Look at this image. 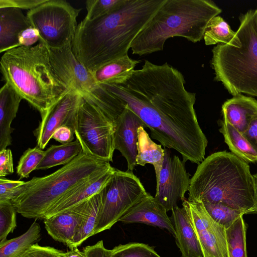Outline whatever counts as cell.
<instances>
[{
  "mask_svg": "<svg viewBox=\"0 0 257 257\" xmlns=\"http://www.w3.org/2000/svg\"><path fill=\"white\" fill-rule=\"evenodd\" d=\"M61 257H87L83 251L79 250L77 247L70 249L66 252H62Z\"/></svg>",
  "mask_w": 257,
  "mask_h": 257,
  "instance_id": "ee69618b",
  "label": "cell"
},
{
  "mask_svg": "<svg viewBox=\"0 0 257 257\" xmlns=\"http://www.w3.org/2000/svg\"><path fill=\"white\" fill-rule=\"evenodd\" d=\"M171 211L174 237L182 257H202L198 239L185 209L177 206Z\"/></svg>",
  "mask_w": 257,
  "mask_h": 257,
  "instance_id": "44dd1931",
  "label": "cell"
},
{
  "mask_svg": "<svg viewBox=\"0 0 257 257\" xmlns=\"http://www.w3.org/2000/svg\"><path fill=\"white\" fill-rule=\"evenodd\" d=\"M255 10V20H256V25L257 28V9Z\"/></svg>",
  "mask_w": 257,
  "mask_h": 257,
  "instance_id": "bcb514c9",
  "label": "cell"
},
{
  "mask_svg": "<svg viewBox=\"0 0 257 257\" xmlns=\"http://www.w3.org/2000/svg\"><path fill=\"white\" fill-rule=\"evenodd\" d=\"M115 169L112 167L108 171L94 176L73 188L48 210L44 219L68 210L100 192L110 180Z\"/></svg>",
  "mask_w": 257,
  "mask_h": 257,
  "instance_id": "e0dca14e",
  "label": "cell"
},
{
  "mask_svg": "<svg viewBox=\"0 0 257 257\" xmlns=\"http://www.w3.org/2000/svg\"><path fill=\"white\" fill-rule=\"evenodd\" d=\"M203 39L206 45L222 43L235 47L240 46L236 32L232 31L229 25L219 16L213 17L207 24Z\"/></svg>",
  "mask_w": 257,
  "mask_h": 257,
  "instance_id": "83f0119b",
  "label": "cell"
},
{
  "mask_svg": "<svg viewBox=\"0 0 257 257\" xmlns=\"http://www.w3.org/2000/svg\"><path fill=\"white\" fill-rule=\"evenodd\" d=\"M17 213L11 201L0 202V244L17 227Z\"/></svg>",
  "mask_w": 257,
  "mask_h": 257,
  "instance_id": "836d02e7",
  "label": "cell"
},
{
  "mask_svg": "<svg viewBox=\"0 0 257 257\" xmlns=\"http://www.w3.org/2000/svg\"><path fill=\"white\" fill-rule=\"evenodd\" d=\"M25 182L0 178V202L11 201L19 188Z\"/></svg>",
  "mask_w": 257,
  "mask_h": 257,
  "instance_id": "d590c367",
  "label": "cell"
},
{
  "mask_svg": "<svg viewBox=\"0 0 257 257\" xmlns=\"http://www.w3.org/2000/svg\"><path fill=\"white\" fill-rule=\"evenodd\" d=\"M165 208L150 194L135 205L119 220L123 223H140L167 230L174 236L175 230Z\"/></svg>",
  "mask_w": 257,
  "mask_h": 257,
  "instance_id": "2e32d148",
  "label": "cell"
},
{
  "mask_svg": "<svg viewBox=\"0 0 257 257\" xmlns=\"http://www.w3.org/2000/svg\"><path fill=\"white\" fill-rule=\"evenodd\" d=\"M82 101L83 97L80 93L72 88L68 90L42 118L35 131L37 146L44 149L52 139L54 132L60 127L67 126L75 132Z\"/></svg>",
  "mask_w": 257,
  "mask_h": 257,
  "instance_id": "5bb4252c",
  "label": "cell"
},
{
  "mask_svg": "<svg viewBox=\"0 0 257 257\" xmlns=\"http://www.w3.org/2000/svg\"><path fill=\"white\" fill-rule=\"evenodd\" d=\"M164 150V161L156 183L155 197L169 211L177 206L178 201L185 200L190 175L183 161L177 156L172 155L169 149L165 148Z\"/></svg>",
  "mask_w": 257,
  "mask_h": 257,
  "instance_id": "4fadbf2b",
  "label": "cell"
},
{
  "mask_svg": "<svg viewBox=\"0 0 257 257\" xmlns=\"http://www.w3.org/2000/svg\"><path fill=\"white\" fill-rule=\"evenodd\" d=\"M254 190V206L252 213H257V173L252 175Z\"/></svg>",
  "mask_w": 257,
  "mask_h": 257,
  "instance_id": "f6af8a7d",
  "label": "cell"
},
{
  "mask_svg": "<svg viewBox=\"0 0 257 257\" xmlns=\"http://www.w3.org/2000/svg\"><path fill=\"white\" fill-rule=\"evenodd\" d=\"M221 10L210 0H165L131 44L139 56L163 50L169 38L180 37L200 41L206 26Z\"/></svg>",
  "mask_w": 257,
  "mask_h": 257,
  "instance_id": "5b68a950",
  "label": "cell"
},
{
  "mask_svg": "<svg viewBox=\"0 0 257 257\" xmlns=\"http://www.w3.org/2000/svg\"><path fill=\"white\" fill-rule=\"evenodd\" d=\"M23 98L9 83L0 90V151L12 144L11 123L16 117Z\"/></svg>",
  "mask_w": 257,
  "mask_h": 257,
  "instance_id": "7402d4cb",
  "label": "cell"
},
{
  "mask_svg": "<svg viewBox=\"0 0 257 257\" xmlns=\"http://www.w3.org/2000/svg\"><path fill=\"white\" fill-rule=\"evenodd\" d=\"M83 251L87 257H113L111 249L106 248L102 240L85 247Z\"/></svg>",
  "mask_w": 257,
  "mask_h": 257,
  "instance_id": "ab89813d",
  "label": "cell"
},
{
  "mask_svg": "<svg viewBox=\"0 0 257 257\" xmlns=\"http://www.w3.org/2000/svg\"><path fill=\"white\" fill-rule=\"evenodd\" d=\"M75 132L67 126L58 128L53 133L52 139L61 143L62 144L73 142Z\"/></svg>",
  "mask_w": 257,
  "mask_h": 257,
  "instance_id": "b9f144b4",
  "label": "cell"
},
{
  "mask_svg": "<svg viewBox=\"0 0 257 257\" xmlns=\"http://www.w3.org/2000/svg\"><path fill=\"white\" fill-rule=\"evenodd\" d=\"M41 230L39 223L34 221L23 234L0 244V257H20L37 243L41 235Z\"/></svg>",
  "mask_w": 257,
  "mask_h": 257,
  "instance_id": "f1b7e54d",
  "label": "cell"
},
{
  "mask_svg": "<svg viewBox=\"0 0 257 257\" xmlns=\"http://www.w3.org/2000/svg\"><path fill=\"white\" fill-rule=\"evenodd\" d=\"M115 124L102 111L83 98L75 135L82 151L94 157L113 162Z\"/></svg>",
  "mask_w": 257,
  "mask_h": 257,
  "instance_id": "8fae6325",
  "label": "cell"
},
{
  "mask_svg": "<svg viewBox=\"0 0 257 257\" xmlns=\"http://www.w3.org/2000/svg\"><path fill=\"white\" fill-rule=\"evenodd\" d=\"M185 84L182 73L167 62L146 60L124 83L101 85L138 115L152 139L178 152L184 163L198 165L205 159L208 141L194 107L196 93Z\"/></svg>",
  "mask_w": 257,
  "mask_h": 257,
  "instance_id": "6da1fadb",
  "label": "cell"
},
{
  "mask_svg": "<svg viewBox=\"0 0 257 257\" xmlns=\"http://www.w3.org/2000/svg\"><path fill=\"white\" fill-rule=\"evenodd\" d=\"M141 126L147 127L143 120L126 104L115 122L114 139V149L125 159L128 171H133L137 165L138 132Z\"/></svg>",
  "mask_w": 257,
  "mask_h": 257,
  "instance_id": "9a60e30c",
  "label": "cell"
},
{
  "mask_svg": "<svg viewBox=\"0 0 257 257\" xmlns=\"http://www.w3.org/2000/svg\"><path fill=\"white\" fill-rule=\"evenodd\" d=\"M141 62L126 54L109 62L91 73L98 84L120 85L132 76L135 67Z\"/></svg>",
  "mask_w": 257,
  "mask_h": 257,
  "instance_id": "603a6c76",
  "label": "cell"
},
{
  "mask_svg": "<svg viewBox=\"0 0 257 257\" xmlns=\"http://www.w3.org/2000/svg\"><path fill=\"white\" fill-rule=\"evenodd\" d=\"M62 252L53 247L41 246L36 243L30 246L20 257H61Z\"/></svg>",
  "mask_w": 257,
  "mask_h": 257,
  "instance_id": "8d00e7d4",
  "label": "cell"
},
{
  "mask_svg": "<svg viewBox=\"0 0 257 257\" xmlns=\"http://www.w3.org/2000/svg\"><path fill=\"white\" fill-rule=\"evenodd\" d=\"M242 135L257 152V117L251 121Z\"/></svg>",
  "mask_w": 257,
  "mask_h": 257,
  "instance_id": "7bdbcfd3",
  "label": "cell"
},
{
  "mask_svg": "<svg viewBox=\"0 0 257 257\" xmlns=\"http://www.w3.org/2000/svg\"><path fill=\"white\" fill-rule=\"evenodd\" d=\"M40 41L39 33L36 29L32 26L21 33L19 36L20 46L31 47Z\"/></svg>",
  "mask_w": 257,
  "mask_h": 257,
  "instance_id": "60d3db41",
  "label": "cell"
},
{
  "mask_svg": "<svg viewBox=\"0 0 257 257\" xmlns=\"http://www.w3.org/2000/svg\"><path fill=\"white\" fill-rule=\"evenodd\" d=\"M31 26L21 10L13 7L0 8V52L19 47L20 34Z\"/></svg>",
  "mask_w": 257,
  "mask_h": 257,
  "instance_id": "d6986e66",
  "label": "cell"
},
{
  "mask_svg": "<svg viewBox=\"0 0 257 257\" xmlns=\"http://www.w3.org/2000/svg\"><path fill=\"white\" fill-rule=\"evenodd\" d=\"M138 133L136 164L142 166H145L147 164H152L158 183L164 161L165 150L161 145L157 144L151 139L143 127H140Z\"/></svg>",
  "mask_w": 257,
  "mask_h": 257,
  "instance_id": "cb8c5ba5",
  "label": "cell"
},
{
  "mask_svg": "<svg viewBox=\"0 0 257 257\" xmlns=\"http://www.w3.org/2000/svg\"><path fill=\"white\" fill-rule=\"evenodd\" d=\"M47 0H0V8L13 7L20 10H31Z\"/></svg>",
  "mask_w": 257,
  "mask_h": 257,
  "instance_id": "74e56055",
  "label": "cell"
},
{
  "mask_svg": "<svg viewBox=\"0 0 257 257\" xmlns=\"http://www.w3.org/2000/svg\"><path fill=\"white\" fill-rule=\"evenodd\" d=\"M182 207L197 235L202 257H229L226 228L212 218L203 203L185 199Z\"/></svg>",
  "mask_w": 257,
  "mask_h": 257,
  "instance_id": "7c38bea8",
  "label": "cell"
},
{
  "mask_svg": "<svg viewBox=\"0 0 257 257\" xmlns=\"http://www.w3.org/2000/svg\"><path fill=\"white\" fill-rule=\"evenodd\" d=\"M86 201L44 219L45 229L52 238L67 246L69 244L81 223Z\"/></svg>",
  "mask_w": 257,
  "mask_h": 257,
  "instance_id": "ac0fdd59",
  "label": "cell"
},
{
  "mask_svg": "<svg viewBox=\"0 0 257 257\" xmlns=\"http://www.w3.org/2000/svg\"><path fill=\"white\" fill-rule=\"evenodd\" d=\"M80 11L66 1L47 0L29 11L27 17L37 30L40 42L49 49H57L72 43Z\"/></svg>",
  "mask_w": 257,
  "mask_h": 257,
  "instance_id": "9c48e42d",
  "label": "cell"
},
{
  "mask_svg": "<svg viewBox=\"0 0 257 257\" xmlns=\"http://www.w3.org/2000/svg\"><path fill=\"white\" fill-rule=\"evenodd\" d=\"M165 0H125L111 12L78 25L72 49L91 73L128 54L133 41Z\"/></svg>",
  "mask_w": 257,
  "mask_h": 257,
  "instance_id": "7a4b0ae2",
  "label": "cell"
},
{
  "mask_svg": "<svg viewBox=\"0 0 257 257\" xmlns=\"http://www.w3.org/2000/svg\"><path fill=\"white\" fill-rule=\"evenodd\" d=\"M246 231L243 215L226 229L229 257H247Z\"/></svg>",
  "mask_w": 257,
  "mask_h": 257,
  "instance_id": "f546056e",
  "label": "cell"
},
{
  "mask_svg": "<svg viewBox=\"0 0 257 257\" xmlns=\"http://www.w3.org/2000/svg\"><path fill=\"white\" fill-rule=\"evenodd\" d=\"M203 204L212 218L226 229L240 216L244 215L241 212L222 204L208 202H204Z\"/></svg>",
  "mask_w": 257,
  "mask_h": 257,
  "instance_id": "4dcf8cb0",
  "label": "cell"
},
{
  "mask_svg": "<svg viewBox=\"0 0 257 257\" xmlns=\"http://www.w3.org/2000/svg\"><path fill=\"white\" fill-rule=\"evenodd\" d=\"M188 191V201L222 204L243 214L252 213L254 206L249 166L225 151L211 154L198 165Z\"/></svg>",
  "mask_w": 257,
  "mask_h": 257,
  "instance_id": "3957f363",
  "label": "cell"
},
{
  "mask_svg": "<svg viewBox=\"0 0 257 257\" xmlns=\"http://www.w3.org/2000/svg\"><path fill=\"white\" fill-rule=\"evenodd\" d=\"M111 168L109 162L82 151L72 161L52 174L34 177L25 182L11 201L22 216L44 219L48 210L68 192Z\"/></svg>",
  "mask_w": 257,
  "mask_h": 257,
  "instance_id": "8992f818",
  "label": "cell"
},
{
  "mask_svg": "<svg viewBox=\"0 0 257 257\" xmlns=\"http://www.w3.org/2000/svg\"><path fill=\"white\" fill-rule=\"evenodd\" d=\"M255 10L239 17L236 35L239 47L218 44L212 50L215 80L233 96L242 93L257 96V28Z\"/></svg>",
  "mask_w": 257,
  "mask_h": 257,
  "instance_id": "52a82bcc",
  "label": "cell"
},
{
  "mask_svg": "<svg viewBox=\"0 0 257 257\" xmlns=\"http://www.w3.org/2000/svg\"><path fill=\"white\" fill-rule=\"evenodd\" d=\"M125 0H87L85 19L92 20L104 16L119 7Z\"/></svg>",
  "mask_w": 257,
  "mask_h": 257,
  "instance_id": "e575fe53",
  "label": "cell"
},
{
  "mask_svg": "<svg viewBox=\"0 0 257 257\" xmlns=\"http://www.w3.org/2000/svg\"><path fill=\"white\" fill-rule=\"evenodd\" d=\"M0 65L6 82L37 109L42 118L70 89L55 74L49 50L41 42L6 51Z\"/></svg>",
  "mask_w": 257,
  "mask_h": 257,
  "instance_id": "277c9868",
  "label": "cell"
},
{
  "mask_svg": "<svg viewBox=\"0 0 257 257\" xmlns=\"http://www.w3.org/2000/svg\"><path fill=\"white\" fill-rule=\"evenodd\" d=\"M82 152L81 145L78 139L73 142L52 145L45 151V155L36 170L47 169L60 165H67Z\"/></svg>",
  "mask_w": 257,
  "mask_h": 257,
  "instance_id": "4316f807",
  "label": "cell"
},
{
  "mask_svg": "<svg viewBox=\"0 0 257 257\" xmlns=\"http://www.w3.org/2000/svg\"><path fill=\"white\" fill-rule=\"evenodd\" d=\"M52 69L68 88L98 107L110 121L115 122L125 107L119 98L96 82L92 73L76 58L71 43L57 49H49Z\"/></svg>",
  "mask_w": 257,
  "mask_h": 257,
  "instance_id": "ba28073f",
  "label": "cell"
},
{
  "mask_svg": "<svg viewBox=\"0 0 257 257\" xmlns=\"http://www.w3.org/2000/svg\"><path fill=\"white\" fill-rule=\"evenodd\" d=\"M13 158L10 149L0 151V177H4L14 173Z\"/></svg>",
  "mask_w": 257,
  "mask_h": 257,
  "instance_id": "f35d334b",
  "label": "cell"
},
{
  "mask_svg": "<svg viewBox=\"0 0 257 257\" xmlns=\"http://www.w3.org/2000/svg\"><path fill=\"white\" fill-rule=\"evenodd\" d=\"M102 196L101 191L87 200L80 227L74 238L67 245L70 249L78 247L88 238L93 235L102 204Z\"/></svg>",
  "mask_w": 257,
  "mask_h": 257,
  "instance_id": "484cf974",
  "label": "cell"
},
{
  "mask_svg": "<svg viewBox=\"0 0 257 257\" xmlns=\"http://www.w3.org/2000/svg\"><path fill=\"white\" fill-rule=\"evenodd\" d=\"M223 120L243 134L251 121L257 117V100L242 94L227 100L222 106Z\"/></svg>",
  "mask_w": 257,
  "mask_h": 257,
  "instance_id": "ffe728a7",
  "label": "cell"
},
{
  "mask_svg": "<svg viewBox=\"0 0 257 257\" xmlns=\"http://www.w3.org/2000/svg\"><path fill=\"white\" fill-rule=\"evenodd\" d=\"M219 121V131L231 153L247 163H257V152L243 135L226 121Z\"/></svg>",
  "mask_w": 257,
  "mask_h": 257,
  "instance_id": "d4e9b609",
  "label": "cell"
},
{
  "mask_svg": "<svg viewBox=\"0 0 257 257\" xmlns=\"http://www.w3.org/2000/svg\"><path fill=\"white\" fill-rule=\"evenodd\" d=\"M102 193V204L93 235L110 229L149 194L132 171L116 168Z\"/></svg>",
  "mask_w": 257,
  "mask_h": 257,
  "instance_id": "30bf717a",
  "label": "cell"
},
{
  "mask_svg": "<svg viewBox=\"0 0 257 257\" xmlns=\"http://www.w3.org/2000/svg\"><path fill=\"white\" fill-rule=\"evenodd\" d=\"M111 251L113 257H162L153 246L140 242L119 244Z\"/></svg>",
  "mask_w": 257,
  "mask_h": 257,
  "instance_id": "1f68e13d",
  "label": "cell"
},
{
  "mask_svg": "<svg viewBox=\"0 0 257 257\" xmlns=\"http://www.w3.org/2000/svg\"><path fill=\"white\" fill-rule=\"evenodd\" d=\"M44 155L45 151L38 146L25 151L20 158L17 168V173L20 179L28 178L30 174L36 170Z\"/></svg>",
  "mask_w": 257,
  "mask_h": 257,
  "instance_id": "d6a6232c",
  "label": "cell"
}]
</instances>
